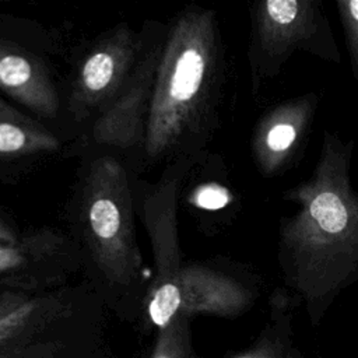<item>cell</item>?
I'll return each instance as SVG.
<instances>
[{"label":"cell","mask_w":358,"mask_h":358,"mask_svg":"<svg viewBox=\"0 0 358 358\" xmlns=\"http://www.w3.org/2000/svg\"><path fill=\"white\" fill-rule=\"evenodd\" d=\"M350 10H351V14L355 20H358V0H352L350 1Z\"/></svg>","instance_id":"e0dca14e"},{"label":"cell","mask_w":358,"mask_h":358,"mask_svg":"<svg viewBox=\"0 0 358 358\" xmlns=\"http://www.w3.org/2000/svg\"><path fill=\"white\" fill-rule=\"evenodd\" d=\"M32 310H34V303L25 301L11 313L0 319V338L8 336L11 331L17 330L21 324H24L28 320V316L32 313Z\"/></svg>","instance_id":"8fae6325"},{"label":"cell","mask_w":358,"mask_h":358,"mask_svg":"<svg viewBox=\"0 0 358 358\" xmlns=\"http://www.w3.org/2000/svg\"><path fill=\"white\" fill-rule=\"evenodd\" d=\"M22 239L10 225L0 220V248H8L18 243Z\"/></svg>","instance_id":"9a60e30c"},{"label":"cell","mask_w":358,"mask_h":358,"mask_svg":"<svg viewBox=\"0 0 358 358\" xmlns=\"http://www.w3.org/2000/svg\"><path fill=\"white\" fill-rule=\"evenodd\" d=\"M84 239L106 278L129 282L141 264L134 238L131 194L122 164L106 155L90 168L81 207Z\"/></svg>","instance_id":"7a4b0ae2"},{"label":"cell","mask_w":358,"mask_h":358,"mask_svg":"<svg viewBox=\"0 0 358 358\" xmlns=\"http://www.w3.org/2000/svg\"><path fill=\"white\" fill-rule=\"evenodd\" d=\"M0 90L29 110L53 117L59 110L56 88L39 60L0 41Z\"/></svg>","instance_id":"5b68a950"},{"label":"cell","mask_w":358,"mask_h":358,"mask_svg":"<svg viewBox=\"0 0 358 358\" xmlns=\"http://www.w3.org/2000/svg\"><path fill=\"white\" fill-rule=\"evenodd\" d=\"M193 203L206 210H218L228 203V193L215 185L203 186L194 192Z\"/></svg>","instance_id":"30bf717a"},{"label":"cell","mask_w":358,"mask_h":358,"mask_svg":"<svg viewBox=\"0 0 358 358\" xmlns=\"http://www.w3.org/2000/svg\"><path fill=\"white\" fill-rule=\"evenodd\" d=\"M64 239L53 231H39L8 248H0V278H22L28 271L50 263H62Z\"/></svg>","instance_id":"52a82bcc"},{"label":"cell","mask_w":358,"mask_h":358,"mask_svg":"<svg viewBox=\"0 0 358 358\" xmlns=\"http://www.w3.org/2000/svg\"><path fill=\"white\" fill-rule=\"evenodd\" d=\"M185 319H178L161 330L151 358H186Z\"/></svg>","instance_id":"9c48e42d"},{"label":"cell","mask_w":358,"mask_h":358,"mask_svg":"<svg viewBox=\"0 0 358 358\" xmlns=\"http://www.w3.org/2000/svg\"><path fill=\"white\" fill-rule=\"evenodd\" d=\"M204 22L178 18L159 53L145 123L144 150L150 159L172 151L185 133L207 71Z\"/></svg>","instance_id":"6da1fadb"},{"label":"cell","mask_w":358,"mask_h":358,"mask_svg":"<svg viewBox=\"0 0 358 358\" xmlns=\"http://www.w3.org/2000/svg\"><path fill=\"white\" fill-rule=\"evenodd\" d=\"M59 148L56 136L0 99V159L20 158Z\"/></svg>","instance_id":"8992f818"},{"label":"cell","mask_w":358,"mask_h":358,"mask_svg":"<svg viewBox=\"0 0 358 358\" xmlns=\"http://www.w3.org/2000/svg\"><path fill=\"white\" fill-rule=\"evenodd\" d=\"M24 302L25 301H22L18 295H0V319L11 313Z\"/></svg>","instance_id":"2e32d148"},{"label":"cell","mask_w":358,"mask_h":358,"mask_svg":"<svg viewBox=\"0 0 358 358\" xmlns=\"http://www.w3.org/2000/svg\"><path fill=\"white\" fill-rule=\"evenodd\" d=\"M310 214L319 225L331 234L340 232L348 220L347 210L340 199L330 192L320 193L310 204Z\"/></svg>","instance_id":"ba28073f"},{"label":"cell","mask_w":358,"mask_h":358,"mask_svg":"<svg viewBox=\"0 0 358 358\" xmlns=\"http://www.w3.org/2000/svg\"><path fill=\"white\" fill-rule=\"evenodd\" d=\"M159 50H150L130 74L122 91L95 120L94 140L103 145L129 148L144 143L145 123Z\"/></svg>","instance_id":"3957f363"},{"label":"cell","mask_w":358,"mask_h":358,"mask_svg":"<svg viewBox=\"0 0 358 358\" xmlns=\"http://www.w3.org/2000/svg\"><path fill=\"white\" fill-rule=\"evenodd\" d=\"M236 358H284V355L277 347L263 345V347H257L250 352L239 355Z\"/></svg>","instance_id":"5bb4252c"},{"label":"cell","mask_w":358,"mask_h":358,"mask_svg":"<svg viewBox=\"0 0 358 358\" xmlns=\"http://www.w3.org/2000/svg\"><path fill=\"white\" fill-rule=\"evenodd\" d=\"M295 137V130L289 124H277L268 133V145L273 150L287 148Z\"/></svg>","instance_id":"4fadbf2b"},{"label":"cell","mask_w":358,"mask_h":358,"mask_svg":"<svg viewBox=\"0 0 358 358\" xmlns=\"http://www.w3.org/2000/svg\"><path fill=\"white\" fill-rule=\"evenodd\" d=\"M134 55V39L127 29H119L96 45L78 70L77 103L84 108L109 105L129 80Z\"/></svg>","instance_id":"277c9868"},{"label":"cell","mask_w":358,"mask_h":358,"mask_svg":"<svg viewBox=\"0 0 358 358\" xmlns=\"http://www.w3.org/2000/svg\"><path fill=\"white\" fill-rule=\"evenodd\" d=\"M267 10L274 22L288 24L298 13V3L294 0H268Z\"/></svg>","instance_id":"7c38bea8"}]
</instances>
